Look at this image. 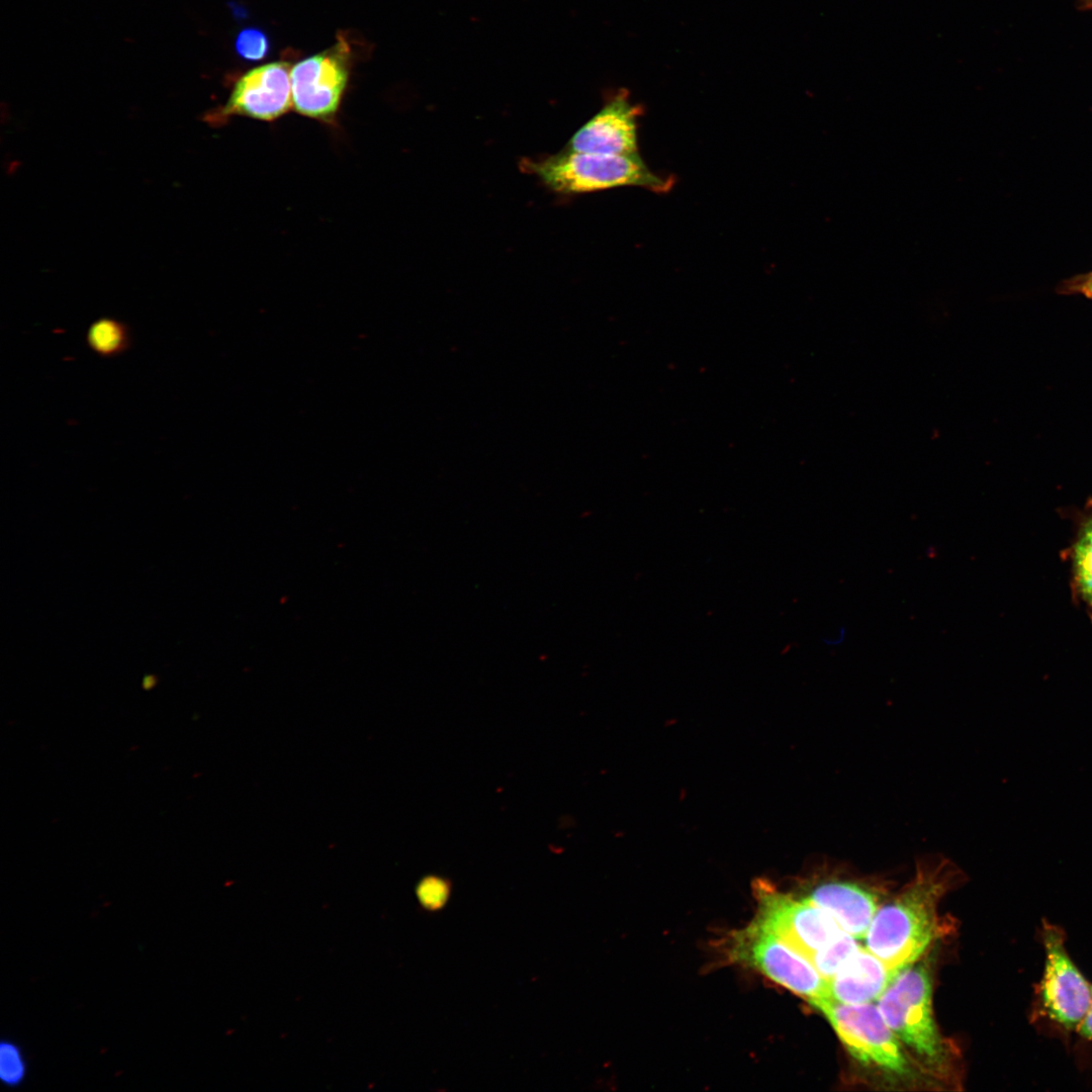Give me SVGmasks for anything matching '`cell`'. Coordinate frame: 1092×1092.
Wrapping results in <instances>:
<instances>
[{
	"instance_id": "7",
	"label": "cell",
	"mask_w": 1092,
	"mask_h": 1092,
	"mask_svg": "<svg viewBox=\"0 0 1092 1092\" xmlns=\"http://www.w3.org/2000/svg\"><path fill=\"white\" fill-rule=\"evenodd\" d=\"M816 1008L857 1061L893 1074L908 1073L907 1059L878 1006L842 1004L827 999Z\"/></svg>"
},
{
	"instance_id": "6",
	"label": "cell",
	"mask_w": 1092,
	"mask_h": 1092,
	"mask_svg": "<svg viewBox=\"0 0 1092 1092\" xmlns=\"http://www.w3.org/2000/svg\"><path fill=\"white\" fill-rule=\"evenodd\" d=\"M753 890L757 901L753 922L807 960L843 932L827 912L804 898L784 894L762 880L753 884Z\"/></svg>"
},
{
	"instance_id": "2",
	"label": "cell",
	"mask_w": 1092,
	"mask_h": 1092,
	"mask_svg": "<svg viewBox=\"0 0 1092 1092\" xmlns=\"http://www.w3.org/2000/svg\"><path fill=\"white\" fill-rule=\"evenodd\" d=\"M1043 972L1034 987L1029 1020L1046 1035L1070 1041L1092 1006V983L1072 960L1062 927L1043 920Z\"/></svg>"
},
{
	"instance_id": "18",
	"label": "cell",
	"mask_w": 1092,
	"mask_h": 1092,
	"mask_svg": "<svg viewBox=\"0 0 1092 1092\" xmlns=\"http://www.w3.org/2000/svg\"><path fill=\"white\" fill-rule=\"evenodd\" d=\"M235 47L242 58L258 61L267 55L269 41L267 35L260 29L246 28L238 34Z\"/></svg>"
},
{
	"instance_id": "15",
	"label": "cell",
	"mask_w": 1092,
	"mask_h": 1092,
	"mask_svg": "<svg viewBox=\"0 0 1092 1092\" xmlns=\"http://www.w3.org/2000/svg\"><path fill=\"white\" fill-rule=\"evenodd\" d=\"M856 940L843 931L832 941L818 949L808 961L819 975L828 982L858 949L860 945L857 944Z\"/></svg>"
},
{
	"instance_id": "14",
	"label": "cell",
	"mask_w": 1092,
	"mask_h": 1092,
	"mask_svg": "<svg viewBox=\"0 0 1092 1092\" xmlns=\"http://www.w3.org/2000/svg\"><path fill=\"white\" fill-rule=\"evenodd\" d=\"M86 343L96 355L112 358L128 350L131 345V334L126 324L105 316L94 321L89 326Z\"/></svg>"
},
{
	"instance_id": "3",
	"label": "cell",
	"mask_w": 1092,
	"mask_h": 1092,
	"mask_svg": "<svg viewBox=\"0 0 1092 1092\" xmlns=\"http://www.w3.org/2000/svg\"><path fill=\"white\" fill-rule=\"evenodd\" d=\"M525 164L546 186L563 194L622 186L665 193L673 186V178L653 173L639 154L601 155L566 150Z\"/></svg>"
},
{
	"instance_id": "1",
	"label": "cell",
	"mask_w": 1092,
	"mask_h": 1092,
	"mask_svg": "<svg viewBox=\"0 0 1092 1092\" xmlns=\"http://www.w3.org/2000/svg\"><path fill=\"white\" fill-rule=\"evenodd\" d=\"M956 876L954 866L944 858L922 861L906 888L878 909L866 947L895 972L916 962L938 936V903Z\"/></svg>"
},
{
	"instance_id": "16",
	"label": "cell",
	"mask_w": 1092,
	"mask_h": 1092,
	"mask_svg": "<svg viewBox=\"0 0 1092 1092\" xmlns=\"http://www.w3.org/2000/svg\"><path fill=\"white\" fill-rule=\"evenodd\" d=\"M26 1076V1062L19 1046L10 1040L0 1045V1078L10 1087L17 1086Z\"/></svg>"
},
{
	"instance_id": "5",
	"label": "cell",
	"mask_w": 1092,
	"mask_h": 1092,
	"mask_svg": "<svg viewBox=\"0 0 1092 1092\" xmlns=\"http://www.w3.org/2000/svg\"><path fill=\"white\" fill-rule=\"evenodd\" d=\"M728 954L733 962L759 971L815 1008L830 999L828 982L812 964L776 934L753 921L732 933L728 941Z\"/></svg>"
},
{
	"instance_id": "17",
	"label": "cell",
	"mask_w": 1092,
	"mask_h": 1092,
	"mask_svg": "<svg viewBox=\"0 0 1092 1092\" xmlns=\"http://www.w3.org/2000/svg\"><path fill=\"white\" fill-rule=\"evenodd\" d=\"M449 884L440 877L430 876L423 879L417 888V896L423 907L428 910H438L443 907L449 897Z\"/></svg>"
},
{
	"instance_id": "20",
	"label": "cell",
	"mask_w": 1092,
	"mask_h": 1092,
	"mask_svg": "<svg viewBox=\"0 0 1092 1092\" xmlns=\"http://www.w3.org/2000/svg\"><path fill=\"white\" fill-rule=\"evenodd\" d=\"M1077 1035H1079L1085 1041H1092V1006L1080 1026Z\"/></svg>"
},
{
	"instance_id": "8",
	"label": "cell",
	"mask_w": 1092,
	"mask_h": 1092,
	"mask_svg": "<svg viewBox=\"0 0 1092 1092\" xmlns=\"http://www.w3.org/2000/svg\"><path fill=\"white\" fill-rule=\"evenodd\" d=\"M350 61V47L340 36L330 49L296 63L290 70L295 111L324 124H336L349 82Z\"/></svg>"
},
{
	"instance_id": "9",
	"label": "cell",
	"mask_w": 1092,
	"mask_h": 1092,
	"mask_svg": "<svg viewBox=\"0 0 1092 1092\" xmlns=\"http://www.w3.org/2000/svg\"><path fill=\"white\" fill-rule=\"evenodd\" d=\"M292 107L289 64L277 61L253 68L236 82L224 105L208 114L219 125L233 116L274 121Z\"/></svg>"
},
{
	"instance_id": "19",
	"label": "cell",
	"mask_w": 1092,
	"mask_h": 1092,
	"mask_svg": "<svg viewBox=\"0 0 1092 1092\" xmlns=\"http://www.w3.org/2000/svg\"><path fill=\"white\" fill-rule=\"evenodd\" d=\"M1056 291L1065 295L1081 294L1092 300V271L1066 278L1058 284Z\"/></svg>"
},
{
	"instance_id": "22",
	"label": "cell",
	"mask_w": 1092,
	"mask_h": 1092,
	"mask_svg": "<svg viewBox=\"0 0 1092 1092\" xmlns=\"http://www.w3.org/2000/svg\"><path fill=\"white\" fill-rule=\"evenodd\" d=\"M1078 6L1081 9H1092V0H1078Z\"/></svg>"
},
{
	"instance_id": "11",
	"label": "cell",
	"mask_w": 1092,
	"mask_h": 1092,
	"mask_svg": "<svg viewBox=\"0 0 1092 1092\" xmlns=\"http://www.w3.org/2000/svg\"><path fill=\"white\" fill-rule=\"evenodd\" d=\"M804 899L827 912L842 931L855 939L864 938L879 909L875 891L850 880H822Z\"/></svg>"
},
{
	"instance_id": "12",
	"label": "cell",
	"mask_w": 1092,
	"mask_h": 1092,
	"mask_svg": "<svg viewBox=\"0 0 1092 1092\" xmlns=\"http://www.w3.org/2000/svg\"><path fill=\"white\" fill-rule=\"evenodd\" d=\"M898 973L867 947L859 946L828 981L830 999L842 1004L878 1001Z\"/></svg>"
},
{
	"instance_id": "21",
	"label": "cell",
	"mask_w": 1092,
	"mask_h": 1092,
	"mask_svg": "<svg viewBox=\"0 0 1092 1092\" xmlns=\"http://www.w3.org/2000/svg\"><path fill=\"white\" fill-rule=\"evenodd\" d=\"M154 684H155V678H154V676H146V677H145V678L143 679V687H144V689H151V688H153Z\"/></svg>"
},
{
	"instance_id": "10",
	"label": "cell",
	"mask_w": 1092,
	"mask_h": 1092,
	"mask_svg": "<svg viewBox=\"0 0 1092 1092\" xmlns=\"http://www.w3.org/2000/svg\"><path fill=\"white\" fill-rule=\"evenodd\" d=\"M640 114V107L633 105L625 92H620L571 136L566 150L601 155L639 154Z\"/></svg>"
},
{
	"instance_id": "4",
	"label": "cell",
	"mask_w": 1092,
	"mask_h": 1092,
	"mask_svg": "<svg viewBox=\"0 0 1092 1092\" xmlns=\"http://www.w3.org/2000/svg\"><path fill=\"white\" fill-rule=\"evenodd\" d=\"M931 991L928 967L912 964L897 974L877 1006L894 1034L937 1068L945 1062L947 1050L933 1018Z\"/></svg>"
},
{
	"instance_id": "13",
	"label": "cell",
	"mask_w": 1092,
	"mask_h": 1092,
	"mask_svg": "<svg viewBox=\"0 0 1092 1092\" xmlns=\"http://www.w3.org/2000/svg\"><path fill=\"white\" fill-rule=\"evenodd\" d=\"M1083 518L1073 547V574L1075 589L1092 617V499Z\"/></svg>"
}]
</instances>
